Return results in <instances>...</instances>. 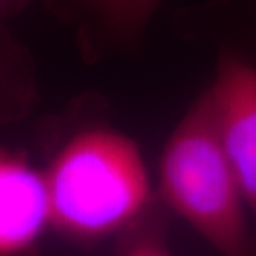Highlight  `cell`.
<instances>
[{"label": "cell", "instance_id": "cell-1", "mask_svg": "<svg viewBox=\"0 0 256 256\" xmlns=\"http://www.w3.org/2000/svg\"><path fill=\"white\" fill-rule=\"evenodd\" d=\"M44 176L50 226L76 242H98L132 228L152 204L140 146L112 126H88L70 136Z\"/></svg>", "mask_w": 256, "mask_h": 256}, {"label": "cell", "instance_id": "cell-2", "mask_svg": "<svg viewBox=\"0 0 256 256\" xmlns=\"http://www.w3.org/2000/svg\"><path fill=\"white\" fill-rule=\"evenodd\" d=\"M158 175L163 202L220 256H256L248 203L204 92L168 136Z\"/></svg>", "mask_w": 256, "mask_h": 256}, {"label": "cell", "instance_id": "cell-3", "mask_svg": "<svg viewBox=\"0 0 256 256\" xmlns=\"http://www.w3.org/2000/svg\"><path fill=\"white\" fill-rule=\"evenodd\" d=\"M204 95L248 208L256 213V64L243 54L223 52Z\"/></svg>", "mask_w": 256, "mask_h": 256}, {"label": "cell", "instance_id": "cell-4", "mask_svg": "<svg viewBox=\"0 0 256 256\" xmlns=\"http://www.w3.org/2000/svg\"><path fill=\"white\" fill-rule=\"evenodd\" d=\"M50 226L44 172L0 150V256H27Z\"/></svg>", "mask_w": 256, "mask_h": 256}, {"label": "cell", "instance_id": "cell-5", "mask_svg": "<svg viewBox=\"0 0 256 256\" xmlns=\"http://www.w3.org/2000/svg\"><path fill=\"white\" fill-rule=\"evenodd\" d=\"M122 256H173L160 228H142L133 234Z\"/></svg>", "mask_w": 256, "mask_h": 256}]
</instances>
